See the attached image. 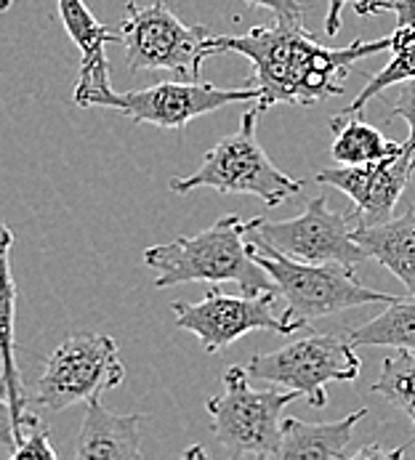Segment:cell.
Here are the masks:
<instances>
[{
	"mask_svg": "<svg viewBox=\"0 0 415 460\" xmlns=\"http://www.w3.org/2000/svg\"><path fill=\"white\" fill-rule=\"evenodd\" d=\"M394 38L354 40L346 49H328L312 38L304 24H261L245 35H210L206 43L208 57L240 54L253 65L251 85L259 91V107L275 104L312 107L331 96L344 93L349 66L365 57L392 51Z\"/></svg>",
	"mask_w": 415,
	"mask_h": 460,
	"instance_id": "obj_1",
	"label": "cell"
},
{
	"mask_svg": "<svg viewBox=\"0 0 415 460\" xmlns=\"http://www.w3.org/2000/svg\"><path fill=\"white\" fill-rule=\"evenodd\" d=\"M245 234L248 221L229 213L200 234L146 248L144 263L157 271L155 288H176L184 282H234L248 296L277 293L275 279L253 259Z\"/></svg>",
	"mask_w": 415,
	"mask_h": 460,
	"instance_id": "obj_2",
	"label": "cell"
},
{
	"mask_svg": "<svg viewBox=\"0 0 415 460\" xmlns=\"http://www.w3.org/2000/svg\"><path fill=\"white\" fill-rule=\"evenodd\" d=\"M248 237V234H245ZM253 259L275 279L277 293L285 298L282 320L296 330H309L314 320L333 317L354 306H389L397 301L392 293H381L357 282L354 269L344 263H306L285 256L275 245L248 237Z\"/></svg>",
	"mask_w": 415,
	"mask_h": 460,
	"instance_id": "obj_3",
	"label": "cell"
},
{
	"mask_svg": "<svg viewBox=\"0 0 415 460\" xmlns=\"http://www.w3.org/2000/svg\"><path fill=\"white\" fill-rule=\"evenodd\" d=\"M264 112L267 110L259 104L248 110L240 118V128L218 138L195 173L176 176L168 181L171 192L190 195L208 187L224 195H253L269 208H277L287 198L298 195L304 181H296L282 173L256 138V126Z\"/></svg>",
	"mask_w": 415,
	"mask_h": 460,
	"instance_id": "obj_4",
	"label": "cell"
},
{
	"mask_svg": "<svg viewBox=\"0 0 415 460\" xmlns=\"http://www.w3.org/2000/svg\"><path fill=\"white\" fill-rule=\"evenodd\" d=\"M248 370L226 367L224 394L208 399L210 431L232 458H277L282 442V410L301 396L293 389L256 392L248 384Z\"/></svg>",
	"mask_w": 415,
	"mask_h": 460,
	"instance_id": "obj_5",
	"label": "cell"
},
{
	"mask_svg": "<svg viewBox=\"0 0 415 460\" xmlns=\"http://www.w3.org/2000/svg\"><path fill=\"white\" fill-rule=\"evenodd\" d=\"M126 381V365L118 357L115 338L104 332H75L65 338L46 359L30 404L62 412L85 404Z\"/></svg>",
	"mask_w": 415,
	"mask_h": 460,
	"instance_id": "obj_6",
	"label": "cell"
},
{
	"mask_svg": "<svg viewBox=\"0 0 415 460\" xmlns=\"http://www.w3.org/2000/svg\"><path fill=\"white\" fill-rule=\"evenodd\" d=\"M128 69H165L181 80H203L206 43L213 35L206 24H184L163 0L152 5L128 3L120 19Z\"/></svg>",
	"mask_w": 415,
	"mask_h": 460,
	"instance_id": "obj_7",
	"label": "cell"
},
{
	"mask_svg": "<svg viewBox=\"0 0 415 460\" xmlns=\"http://www.w3.org/2000/svg\"><path fill=\"white\" fill-rule=\"evenodd\" d=\"M245 370L251 378L298 392L312 407L322 410L328 404L325 386L333 381H357L362 362L349 335L312 332L290 341L277 351L253 354Z\"/></svg>",
	"mask_w": 415,
	"mask_h": 460,
	"instance_id": "obj_8",
	"label": "cell"
},
{
	"mask_svg": "<svg viewBox=\"0 0 415 460\" xmlns=\"http://www.w3.org/2000/svg\"><path fill=\"white\" fill-rule=\"evenodd\" d=\"M354 213H339L331 208L328 195H317L306 202L304 213L285 221L251 218L248 237L275 245L290 259L306 263H344L349 269L365 263L370 256L354 240Z\"/></svg>",
	"mask_w": 415,
	"mask_h": 460,
	"instance_id": "obj_9",
	"label": "cell"
},
{
	"mask_svg": "<svg viewBox=\"0 0 415 460\" xmlns=\"http://www.w3.org/2000/svg\"><path fill=\"white\" fill-rule=\"evenodd\" d=\"M237 102H259V91L253 85L218 88L206 80H165L128 93L110 91L99 96L93 107L115 110L137 126L149 123L168 131H184L187 123H192L195 118Z\"/></svg>",
	"mask_w": 415,
	"mask_h": 460,
	"instance_id": "obj_10",
	"label": "cell"
},
{
	"mask_svg": "<svg viewBox=\"0 0 415 460\" xmlns=\"http://www.w3.org/2000/svg\"><path fill=\"white\" fill-rule=\"evenodd\" d=\"M171 312L176 317V328L192 332L203 343L206 354H221L229 343L256 330H269L275 335L296 332L275 312V293L226 296L213 285L200 304L176 301Z\"/></svg>",
	"mask_w": 415,
	"mask_h": 460,
	"instance_id": "obj_11",
	"label": "cell"
},
{
	"mask_svg": "<svg viewBox=\"0 0 415 460\" xmlns=\"http://www.w3.org/2000/svg\"><path fill=\"white\" fill-rule=\"evenodd\" d=\"M408 146V144H405ZM415 171V157L411 146L394 157L370 165H339L317 171L314 181L344 192L354 202V221L357 226L384 224L394 216V208L402 198L411 173Z\"/></svg>",
	"mask_w": 415,
	"mask_h": 460,
	"instance_id": "obj_12",
	"label": "cell"
},
{
	"mask_svg": "<svg viewBox=\"0 0 415 460\" xmlns=\"http://www.w3.org/2000/svg\"><path fill=\"white\" fill-rule=\"evenodd\" d=\"M57 8L72 43L80 49V69L72 99L77 107H93L99 96L112 91L110 59L104 49L107 43H123V38L120 32H112L107 24H102L85 0H57Z\"/></svg>",
	"mask_w": 415,
	"mask_h": 460,
	"instance_id": "obj_13",
	"label": "cell"
},
{
	"mask_svg": "<svg viewBox=\"0 0 415 460\" xmlns=\"http://www.w3.org/2000/svg\"><path fill=\"white\" fill-rule=\"evenodd\" d=\"M11 248L13 234L11 226H3V404H5V429H3V445L13 453V447L24 437V426L35 412L27 410L30 396L24 394V381L16 367V335H13V320H16V282L11 271Z\"/></svg>",
	"mask_w": 415,
	"mask_h": 460,
	"instance_id": "obj_14",
	"label": "cell"
},
{
	"mask_svg": "<svg viewBox=\"0 0 415 460\" xmlns=\"http://www.w3.org/2000/svg\"><path fill=\"white\" fill-rule=\"evenodd\" d=\"M141 412L115 415L102 399L85 402L83 426L75 442V458L80 460H138L141 458Z\"/></svg>",
	"mask_w": 415,
	"mask_h": 460,
	"instance_id": "obj_15",
	"label": "cell"
},
{
	"mask_svg": "<svg viewBox=\"0 0 415 460\" xmlns=\"http://www.w3.org/2000/svg\"><path fill=\"white\" fill-rule=\"evenodd\" d=\"M354 240L405 285L408 296H415V210L392 216L384 224L357 226Z\"/></svg>",
	"mask_w": 415,
	"mask_h": 460,
	"instance_id": "obj_16",
	"label": "cell"
},
{
	"mask_svg": "<svg viewBox=\"0 0 415 460\" xmlns=\"http://www.w3.org/2000/svg\"><path fill=\"white\" fill-rule=\"evenodd\" d=\"M367 410H354L333 423H304L298 418H282V442L277 458H349L354 426Z\"/></svg>",
	"mask_w": 415,
	"mask_h": 460,
	"instance_id": "obj_17",
	"label": "cell"
},
{
	"mask_svg": "<svg viewBox=\"0 0 415 460\" xmlns=\"http://www.w3.org/2000/svg\"><path fill=\"white\" fill-rule=\"evenodd\" d=\"M351 118L354 120L336 115L331 123L336 133L331 155L339 165H370L381 160H394L408 149L402 141H392L378 128L365 123V115H351Z\"/></svg>",
	"mask_w": 415,
	"mask_h": 460,
	"instance_id": "obj_18",
	"label": "cell"
},
{
	"mask_svg": "<svg viewBox=\"0 0 415 460\" xmlns=\"http://www.w3.org/2000/svg\"><path fill=\"white\" fill-rule=\"evenodd\" d=\"M394 43H392V59L375 75H365L367 83L362 85V91L354 96L351 104H346L339 112L341 118H351V115H365V107L370 104V99H375L378 93H384L392 85H400L405 80L415 77V24L413 27H400L392 32Z\"/></svg>",
	"mask_w": 415,
	"mask_h": 460,
	"instance_id": "obj_19",
	"label": "cell"
},
{
	"mask_svg": "<svg viewBox=\"0 0 415 460\" xmlns=\"http://www.w3.org/2000/svg\"><path fill=\"white\" fill-rule=\"evenodd\" d=\"M349 341L362 346H389V349H405L415 351V296L397 298L389 304L381 314L367 320L365 325L349 332Z\"/></svg>",
	"mask_w": 415,
	"mask_h": 460,
	"instance_id": "obj_20",
	"label": "cell"
},
{
	"mask_svg": "<svg viewBox=\"0 0 415 460\" xmlns=\"http://www.w3.org/2000/svg\"><path fill=\"white\" fill-rule=\"evenodd\" d=\"M370 392L402 410L413 420L415 431V351L400 349L397 357H386L381 362V376L370 386Z\"/></svg>",
	"mask_w": 415,
	"mask_h": 460,
	"instance_id": "obj_21",
	"label": "cell"
},
{
	"mask_svg": "<svg viewBox=\"0 0 415 460\" xmlns=\"http://www.w3.org/2000/svg\"><path fill=\"white\" fill-rule=\"evenodd\" d=\"M11 460H57V450L49 442V426L38 415H32L24 426V437L13 447Z\"/></svg>",
	"mask_w": 415,
	"mask_h": 460,
	"instance_id": "obj_22",
	"label": "cell"
},
{
	"mask_svg": "<svg viewBox=\"0 0 415 460\" xmlns=\"http://www.w3.org/2000/svg\"><path fill=\"white\" fill-rule=\"evenodd\" d=\"M351 5L359 16L392 11V13H397L400 27H413L415 24V0H354Z\"/></svg>",
	"mask_w": 415,
	"mask_h": 460,
	"instance_id": "obj_23",
	"label": "cell"
},
{
	"mask_svg": "<svg viewBox=\"0 0 415 460\" xmlns=\"http://www.w3.org/2000/svg\"><path fill=\"white\" fill-rule=\"evenodd\" d=\"M392 118H402L411 128V136H408V146L413 152L415 157V77L413 80H405L400 83V96H397V104L392 110Z\"/></svg>",
	"mask_w": 415,
	"mask_h": 460,
	"instance_id": "obj_24",
	"label": "cell"
},
{
	"mask_svg": "<svg viewBox=\"0 0 415 460\" xmlns=\"http://www.w3.org/2000/svg\"><path fill=\"white\" fill-rule=\"evenodd\" d=\"M251 5L267 8L275 13L277 22H287V24H304V3L298 0H245Z\"/></svg>",
	"mask_w": 415,
	"mask_h": 460,
	"instance_id": "obj_25",
	"label": "cell"
},
{
	"mask_svg": "<svg viewBox=\"0 0 415 460\" xmlns=\"http://www.w3.org/2000/svg\"><path fill=\"white\" fill-rule=\"evenodd\" d=\"M346 3H354V0H328V13H325V35L328 38H336L341 32V11Z\"/></svg>",
	"mask_w": 415,
	"mask_h": 460,
	"instance_id": "obj_26",
	"label": "cell"
},
{
	"mask_svg": "<svg viewBox=\"0 0 415 460\" xmlns=\"http://www.w3.org/2000/svg\"><path fill=\"white\" fill-rule=\"evenodd\" d=\"M402 456H405V447H397V450H386V447H381V445H370V447H362V450L351 453V458H357V460H365V458L394 460V458H402Z\"/></svg>",
	"mask_w": 415,
	"mask_h": 460,
	"instance_id": "obj_27",
	"label": "cell"
},
{
	"mask_svg": "<svg viewBox=\"0 0 415 460\" xmlns=\"http://www.w3.org/2000/svg\"><path fill=\"white\" fill-rule=\"evenodd\" d=\"M11 8V0H3V11H8Z\"/></svg>",
	"mask_w": 415,
	"mask_h": 460,
	"instance_id": "obj_28",
	"label": "cell"
}]
</instances>
